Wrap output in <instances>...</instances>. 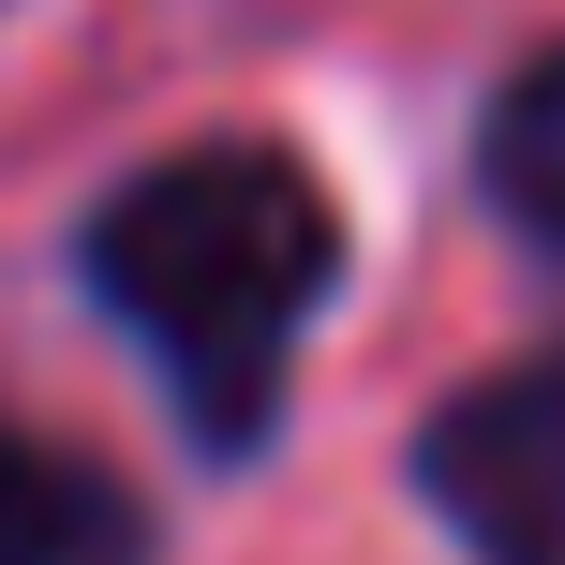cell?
<instances>
[{
	"label": "cell",
	"mask_w": 565,
	"mask_h": 565,
	"mask_svg": "<svg viewBox=\"0 0 565 565\" xmlns=\"http://www.w3.org/2000/svg\"><path fill=\"white\" fill-rule=\"evenodd\" d=\"M0 565H149V521L119 477L0 431Z\"/></svg>",
	"instance_id": "3957f363"
},
{
	"label": "cell",
	"mask_w": 565,
	"mask_h": 565,
	"mask_svg": "<svg viewBox=\"0 0 565 565\" xmlns=\"http://www.w3.org/2000/svg\"><path fill=\"white\" fill-rule=\"evenodd\" d=\"M417 491L447 507V536L477 565H565V342L507 358L431 417Z\"/></svg>",
	"instance_id": "7a4b0ae2"
},
{
	"label": "cell",
	"mask_w": 565,
	"mask_h": 565,
	"mask_svg": "<svg viewBox=\"0 0 565 565\" xmlns=\"http://www.w3.org/2000/svg\"><path fill=\"white\" fill-rule=\"evenodd\" d=\"M328 282H342L328 179H312L298 149H268V135L164 149V164H135L89 209V298L119 312V342L149 358V387L224 461L282 417Z\"/></svg>",
	"instance_id": "6da1fadb"
},
{
	"label": "cell",
	"mask_w": 565,
	"mask_h": 565,
	"mask_svg": "<svg viewBox=\"0 0 565 565\" xmlns=\"http://www.w3.org/2000/svg\"><path fill=\"white\" fill-rule=\"evenodd\" d=\"M477 179H491V209H507V224L565 268V45L521 60V75L491 89V119H477Z\"/></svg>",
	"instance_id": "277c9868"
}]
</instances>
